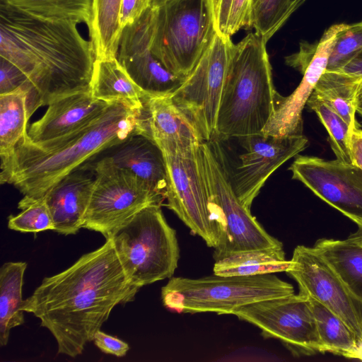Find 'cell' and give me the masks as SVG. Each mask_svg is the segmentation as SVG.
I'll use <instances>...</instances> for the list:
<instances>
[{
  "label": "cell",
  "mask_w": 362,
  "mask_h": 362,
  "mask_svg": "<svg viewBox=\"0 0 362 362\" xmlns=\"http://www.w3.org/2000/svg\"><path fill=\"white\" fill-rule=\"evenodd\" d=\"M356 112L362 118V82L358 88L357 98H356Z\"/></svg>",
  "instance_id": "cell-41"
},
{
  "label": "cell",
  "mask_w": 362,
  "mask_h": 362,
  "mask_svg": "<svg viewBox=\"0 0 362 362\" xmlns=\"http://www.w3.org/2000/svg\"><path fill=\"white\" fill-rule=\"evenodd\" d=\"M233 314L257 327L264 338L280 341L295 356L324 353L309 298L302 293L250 303Z\"/></svg>",
  "instance_id": "cell-11"
},
{
  "label": "cell",
  "mask_w": 362,
  "mask_h": 362,
  "mask_svg": "<svg viewBox=\"0 0 362 362\" xmlns=\"http://www.w3.org/2000/svg\"><path fill=\"white\" fill-rule=\"evenodd\" d=\"M0 57L27 76L40 107L90 91L95 56L77 24L40 20L0 1Z\"/></svg>",
  "instance_id": "cell-2"
},
{
  "label": "cell",
  "mask_w": 362,
  "mask_h": 362,
  "mask_svg": "<svg viewBox=\"0 0 362 362\" xmlns=\"http://www.w3.org/2000/svg\"><path fill=\"white\" fill-rule=\"evenodd\" d=\"M294 293L291 284L274 274H213L198 279L171 277L161 288L163 305L184 313L233 314L241 306Z\"/></svg>",
  "instance_id": "cell-6"
},
{
  "label": "cell",
  "mask_w": 362,
  "mask_h": 362,
  "mask_svg": "<svg viewBox=\"0 0 362 362\" xmlns=\"http://www.w3.org/2000/svg\"><path fill=\"white\" fill-rule=\"evenodd\" d=\"M295 0H251L250 28L267 42L293 12Z\"/></svg>",
  "instance_id": "cell-32"
},
{
  "label": "cell",
  "mask_w": 362,
  "mask_h": 362,
  "mask_svg": "<svg viewBox=\"0 0 362 362\" xmlns=\"http://www.w3.org/2000/svg\"><path fill=\"white\" fill-rule=\"evenodd\" d=\"M362 50V21L344 23L329 55L327 71H338Z\"/></svg>",
  "instance_id": "cell-33"
},
{
  "label": "cell",
  "mask_w": 362,
  "mask_h": 362,
  "mask_svg": "<svg viewBox=\"0 0 362 362\" xmlns=\"http://www.w3.org/2000/svg\"><path fill=\"white\" fill-rule=\"evenodd\" d=\"M243 148L240 163L229 173L233 190L241 204L250 210L269 176L283 163L298 156L308 145L304 136H276L263 132L239 137Z\"/></svg>",
  "instance_id": "cell-15"
},
{
  "label": "cell",
  "mask_w": 362,
  "mask_h": 362,
  "mask_svg": "<svg viewBox=\"0 0 362 362\" xmlns=\"http://www.w3.org/2000/svg\"><path fill=\"white\" fill-rule=\"evenodd\" d=\"M322 201L362 226V170L337 159L298 156L288 168Z\"/></svg>",
  "instance_id": "cell-14"
},
{
  "label": "cell",
  "mask_w": 362,
  "mask_h": 362,
  "mask_svg": "<svg viewBox=\"0 0 362 362\" xmlns=\"http://www.w3.org/2000/svg\"><path fill=\"white\" fill-rule=\"evenodd\" d=\"M267 42L250 33L234 45L222 93L215 137L262 132L280 95L272 81Z\"/></svg>",
  "instance_id": "cell-4"
},
{
  "label": "cell",
  "mask_w": 362,
  "mask_h": 362,
  "mask_svg": "<svg viewBox=\"0 0 362 362\" xmlns=\"http://www.w3.org/2000/svg\"><path fill=\"white\" fill-rule=\"evenodd\" d=\"M27 94L22 90L0 95V158H7L28 133Z\"/></svg>",
  "instance_id": "cell-30"
},
{
  "label": "cell",
  "mask_w": 362,
  "mask_h": 362,
  "mask_svg": "<svg viewBox=\"0 0 362 362\" xmlns=\"http://www.w3.org/2000/svg\"><path fill=\"white\" fill-rule=\"evenodd\" d=\"M163 153L166 168L167 206L192 232L214 249L218 233L211 214L200 146L187 154Z\"/></svg>",
  "instance_id": "cell-12"
},
{
  "label": "cell",
  "mask_w": 362,
  "mask_h": 362,
  "mask_svg": "<svg viewBox=\"0 0 362 362\" xmlns=\"http://www.w3.org/2000/svg\"><path fill=\"white\" fill-rule=\"evenodd\" d=\"M362 81L340 71H325L313 93L324 101L353 131L359 128L356 119V98Z\"/></svg>",
  "instance_id": "cell-26"
},
{
  "label": "cell",
  "mask_w": 362,
  "mask_h": 362,
  "mask_svg": "<svg viewBox=\"0 0 362 362\" xmlns=\"http://www.w3.org/2000/svg\"><path fill=\"white\" fill-rule=\"evenodd\" d=\"M161 1H163V0H153L152 4H157V3H158V2Z\"/></svg>",
  "instance_id": "cell-44"
},
{
  "label": "cell",
  "mask_w": 362,
  "mask_h": 362,
  "mask_svg": "<svg viewBox=\"0 0 362 362\" xmlns=\"http://www.w3.org/2000/svg\"><path fill=\"white\" fill-rule=\"evenodd\" d=\"M102 159L128 170L165 199L166 168L162 151L150 137L135 134Z\"/></svg>",
  "instance_id": "cell-21"
},
{
  "label": "cell",
  "mask_w": 362,
  "mask_h": 362,
  "mask_svg": "<svg viewBox=\"0 0 362 362\" xmlns=\"http://www.w3.org/2000/svg\"><path fill=\"white\" fill-rule=\"evenodd\" d=\"M16 90L27 94V109L30 118L40 107L35 89L27 76L13 64L0 57V95Z\"/></svg>",
  "instance_id": "cell-36"
},
{
  "label": "cell",
  "mask_w": 362,
  "mask_h": 362,
  "mask_svg": "<svg viewBox=\"0 0 362 362\" xmlns=\"http://www.w3.org/2000/svg\"><path fill=\"white\" fill-rule=\"evenodd\" d=\"M142 109L112 102L95 120L66 136L34 144L25 134L14 151L1 159V184L12 185L24 195L18 204L24 209L98 153L131 136L146 135Z\"/></svg>",
  "instance_id": "cell-3"
},
{
  "label": "cell",
  "mask_w": 362,
  "mask_h": 362,
  "mask_svg": "<svg viewBox=\"0 0 362 362\" xmlns=\"http://www.w3.org/2000/svg\"><path fill=\"white\" fill-rule=\"evenodd\" d=\"M347 238L362 245V226L358 227L357 230L351 233Z\"/></svg>",
  "instance_id": "cell-42"
},
{
  "label": "cell",
  "mask_w": 362,
  "mask_h": 362,
  "mask_svg": "<svg viewBox=\"0 0 362 362\" xmlns=\"http://www.w3.org/2000/svg\"><path fill=\"white\" fill-rule=\"evenodd\" d=\"M112 103L93 98L90 91L66 95L48 105L43 116L30 124L25 136L34 144L66 136L95 120Z\"/></svg>",
  "instance_id": "cell-19"
},
{
  "label": "cell",
  "mask_w": 362,
  "mask_h": 362,
  "mask_svg": "<svg viewBox=\"0 0 362 362\" xmlns=\"http://www.w3.org/2000/svg\"><path fill=\"white\" fill-rule=\"evenodd\" d=\"M27 263L8 262L0 269V345L8 343L12 328L24 322L22 289Z\"/></svg>",
  "instance_id": "cell-25"
},
{
  "label": "cell",
  "mask_w": 362,
  "mask_h": 362,
  "mask_svg": "<svg viewBox=\"0 0 362 362\" xmlns=\"http://www.w3.org/2000/svg\"><path fill=\"white\" fill-rule=\"evenodd\" d=\"M234 44L216 33L210 46L180 88L170 96L204 141L215 137L216 121Z\"/></svg>",
  "instance_id": "cell-10"
},
{
  "label": "cell",
  "mask_w": 362,
  "mask_h": 362,
  "mask_svg": "<svg viewBox=\"0 0 362 362\" xmlns=\"http://www.w3.org/2000/svg\"><path fill=\"white\" fill-rule=\"evenodd\" d=\"M361 356H360V359L359 360L362 361V345L361 346Z\"/></svg>",
  "instance_id": "cell-45"
},
{
  "label": "cell",
  "mask_w": 362,
  "mask_h": 362,
  "mask_svg": "<svg viewBox=\"0 0 362 362\" xmlns=\"http://www.w3.org/2000/svg\"><path fill=\"white\" fill-rule=\"evenodd\" d=\"M122 0H93V18L88 28L95 59L117 58L122 29L119 14Z\"/></svg>",
  "instance_id": "cell-27"
},
{
  "label": "cell",
  "mask_w": 362,
  "mask_h": 362,
  "mask_svg": "<svg viewBox=\"0 0 362 362\" xmlns=\"http://www.w3.org/2000/svg\"><path fill=\"white\" fill-rule=\"evenodd\" d=\"M8 227L23 233H37L54 229L52 217L44 197L33 202L18 214L11 215Z\"/></svg>",
  "instance_id": "cell-35"
},
{
  "label": "cell",
  "mask_w": 362,
  "mask_h": 362,
  "mask_svg": "<svg viewBox=\"0 0 362 362\" xmlns=\"http://www.w3.org/2000/svg\"><path fill=\"white\" fill-rule=\"evenodd\" d=\"M36 18L56 23H85L93 18V0H0Z\"/></svg>",
  "instance_id": "cell-29"
},
{
  "label": "cell",
  "mask_w": 362,
  "mask_h": 362,
  "mask_svg": "<svg viewBox=\"0 0 362 362\" xmlns=\"http://www.w3.org/2000/svg\"><path fill=\"white\" fill-rule=\"evenodd\" d=\"M152 4V52L167 69L185 79L217 33L214 0H163Z\"/></svg>",
  "instance_id": "cell-5"
},
{
  "label": "cell",
  "mask_w": 362,
  "mask_h": 362,
  "mask_svg": "<svg viewBox=\"0 0 362 362\" xmlns=\"http://www.w3.org/2000/svg\"><path fill=\"white\" fill-rule=\"evenodd\" d=\"M214 274L221 276H251L286 272L291 260L283 247L254 249L228 253L217 257Z\"/></svg>",
  "instance_id": "cell-24"
},
{
  "label": "cell",
  "mask_w": 362,
  "mask_h": 362,
  "mask_svg": "<svg viewBox=\"0 0 362 362\" xmlns=\"http://www.w3.org/2000/svg\"><path fill=\"white\" fill-rule=\"evenodd\" d=\"M308 298L324 353L360 359V346L348 325L317 300Z\"/></svg>",
  "instance_id": "cell-28"
},
{
  "label": "cell",
  "mask_w": 362,
  "mask_h": 362,
  "mask_svg": "<svg viewBox=\"0 0 362 362\" xmlns=\"http://www.w3.org/2000/svg\"><path fill=\"white\" fill-rule=\"evenodd\" d=\"M219 150L211 147L208 141L200 145L211 214L218 233L214 258L243 250L283 247L237 197Z\"/></svg>",
  "instance_id": "cell-8"
},
{
  "label": "cell",
  "mask_w": 362,
  "mask_h": 362,
  "mask_svg": "<svg viewBox=\"0 0 362 362\" xmlns=\"http://www.w3.org/2000/svg\"><path fill=\"white\" fill-rule=\"evenodd\" d=\"M299 292L324 305L339 317L362 345V301L354 297L313 247L298 245L286 272Z\"/></svg>",
  "instance_id": "cell-13"
},
{
  "label": "cell",
  "mask_w": 362,
  "mask_h": 362,
  "mask_svg": "<svg viewBox=\"0 0 362 362\" xmlns=\"http://www.w3.org/2000/svg\"><path fill=\"white\" fill-rule=\"evenodd\" d=\"M155 7L153 4L122 31L117 59L148 96H171L185 79L167 69L151 49Z\"/></svg>",
  "instance_id": "cell-16"
},
{
  "label": "cell",
  "mask_w": 362,
  "mask_h": 362,
  "mask_svg": "<svg viewBox=\"0 0 362 362\" xmlns=\"http://www.w3.org/2000/svg\"><path fill=\"white\" fill-rule=\"evenodd\" d=\"M90 93L107 103L121 102L133 109H142L146 95L133 81L117 58L95 59L90 83Z\"/></svg>",
  "instance_id": "cell-22"
},
{
  "label": "cell",
  "mask_w": 362,
  "mask_h": 362,
  "mask_svg": "<svg viewBox=\"0 0 362 362\" xmlns=\"http://www.w3.org/2000/svg\"><path fill=\"white\" fill-rule=\"evenodd\" d=\"M93 167L95 183L83 228L98 232L105 239L142 209L161 205L165 199L132 173L102 158Z\"/></svg>",
  "instance_id": "cell-9"
},
{
  "label": "cell",
  "mask_w": 362,
  "mask_h": 362,
  "mask_svg": "<svg viewBox=\"0 0 362 362\" xmlns=\"http://www.w3.org/2000/svg\"><path fill=\"white\" fill-rule=\"evenodd\" d=\"M306 105L315 112L327 131L329 142L336 159L352 163L349 146L352 130L349 126L341 116L313 93Z\"/></svg>",
  "instance_id": "cell-31"
},
{
  "label": "cell",
  "mask_w": 362,
  "mask_h": 362,
  "mask_svg": "<svg viewBox=\"0 0 362 362\" xmlns=\"http://www.w3.org/2000/svg\"><path fill=\"white\" fill-rule=\"evenodd\" d=\"M110 238L128 281L140 288L171 278L177 267L176 232L167 223L160 204L142 209Z\"/></svg>",
  "instance_id": "cell-7"
},
{
  "label": "cell",
  "mask_w": 362,
  "mask_h": 362,
  "mask_svg": "<svg viewBox=\"0 0 362 362\" xmlns=\"http://www.w3.org/2000/svg\"><path fill=\"white\" fill-rule=\"evenodd\" d=\"M251 0H214L216 28L230 37L243 28H250Z\"/></svg>",
  "instance_id": "cell-34"
},
{
  "label": "cell",
  "mask_w": 362,
  "mask_h": 362,
  "mask_svg": "<svg viewBox=\"0 0 362 362\" xmlns=\"http://www.w3.org/2000/svg\"><path fill=\"white\" fill-rule=\"evenodd\" d=\"M362 81V50L342 69L338 70Z\"/></svg>",
  "instance_id": "cell-40"
},
{
  "label": "cell",
  "mask_w": 362,
  "mask_h": 362,
  "mask_svg": "<svg viewBox=\"0 0 362 362\" xmlns=\"http://www.w3.org/2000/svg\"><path fill=\"white\" fill-rule=\"evenodd\" d=\"M306 0H295L293 4V11H295L300 6H301Z\"/></svg>",
  "instance_id": "cell-43"
},
{
  "label": "cell",
  "mask_w": 362,
  "mask_h": 362,
  "mask_svg": "<svg viewBox=\"0 0 362 362\" xmlns=\"http://www.w3.org/2000/svg\"><path fill=\"white\" fill-rule=\"evenodd\" d=\"M139 289L128 281L110 238L66 269L45 277L23 300L22 310L40 320L55 339L58 354L75 358L112 309L132 301Z\"/></svg>",
  "instance_id": "cell-1"
},
{
  "label": "cell",
  "mask_w": 362,
  "mask_h": 362,
  "mask_svg": "<svg viewBox=\"0 0 362 362\" xmlns=\"http://www.w3.org/2000/svg\"><path fill=\"white\" fill-rule=\"evenodd\" d=\"M349 146L352 164L362 170V129L356 128L352 131Z\"/></svg>",
  "instance_id": "cell-39"
},
{
  "label": "cell",
  "mask_w": 362,
  "mask_h": 362,
  "mask_svg": "<svg viewBox=\"0 0 362 362\" xmlns=\"http://www.w3.org/2000/svg\"><path fill=\"white\" fill-rule=\"evenodd\" d=\"M143 117L146 136L152 139L163 153H189L204 141L192 121L170 96L146 95Z\"/></svg>",
  "instance_id": "cell-18"
},
{
  "label": "cell",
  "mask_w": 362,
  "mask_h": 362,
  "mask_svg": "<svg viewBox=\"0 0 362 362\" xmlns=\"http://www.w3.org/2000/svg\"><path fill=\"white\" fill-rule=\"evenodd\" d=\"M93 341L103 352L117 357L124 356L129 349L127 343L100 329L95 332Z\"/></svg>",
  "instance_id": "cell-38"
},
{
  "label": "cell",
  "mask_w": 362,
  "mask_h": 362,
  "mask_svg": "<svg viewBox=\"0 0 362 362\" xmlns=\"http://www.w3.org/2000/svg\"><path fill=\"white\" fill-rule=\"evenodd\" d=\"M313 247L350 293L362 301V245L349 238H320Z\"/></svg>",
  "instance_id": "cell-23"
},
{
  "label": "cell",
  "mask_w": 362,
  "mask_h": 362,
  "mask_svg": "<svg viewBox=\"0 0 362 362\" xmlns=\"http://www.w3.org/2000/svg\"><path fill=\"white\" fill-rule=\"evenodd\" d=\"M153 0H122L119 14L122 29L136 21L151 6Z\"/></svg>",
  "instance_id": "cell-37"
},
{
  "label": "cell",
  "mask_w": 362,
  "mask_h": 362,
  "mask_svg": "<svg viewBox=\"0 0 362 362\" xmlns=\"http://www.w3.org/2000/svg\"><path fill=\"white\" fill-rule=\"evenodd\" d=\"M82 165L71 172L43 197L54 222V230L63 235L76 233L83 228L95 175Z\"/></svg>",
  "instance_id": "cell-20"
},
{
  "label": "cell",
  "mask_w": 362,
  "mask_h": 362,
  "mask_svg": "<svg viewBox=\"0 0 362 362\" xmlns=\"http://www.w3.org/2000/svg\"><path fill=\"white\" fill-rule=\"evenodd\" d=\"M343 24L332 25L325 31L320 41L313 44V53L300 83L288 96H279L274 113L263 133L276 136L303 134V108L327 69L332 49Z\"/></svg>",
  "instance_id": "cell-17"
}]
</instances>
